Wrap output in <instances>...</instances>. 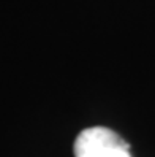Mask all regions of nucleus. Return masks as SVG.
<instances>
[{"label": "nucleus", "instance_id": "obj_1", "mask_svg": "<svg viewBox=\"0 0 155 157\" xmlns=\"http://www.w3.org/2000/svg\"><path fill=\"white\" fill-rule=\"evenodd\" d=\"M75 157H131L130 144L108 127L84 128L75 140Z\"/></svg>", "mask_w": 155, "mask_h": 157}]
</instances>
